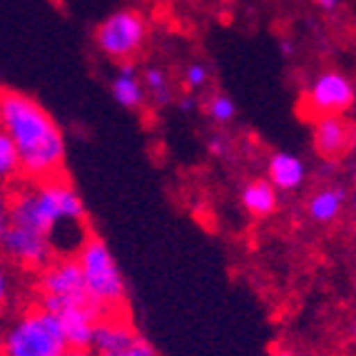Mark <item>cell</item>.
<instances>
[{"mask_svg":"<svg viewBox=\"0 0 356 356\" xmlns=\"http://www.w3.org/2000/svg\"><path fill=\"white\" fill-rule=\"evenodd\" d=\"M10 291H13L10 272H8L6 259H0V309L10 302Z\"/></svg>","mask_w":356,"mask_h":356,"instance_id":"20","label":"cell"},{"mask_svg":"<svg viewBox=\"0 0 356 356\" xmlns=\"http://www.w3.org/2000/svg\"><path fill=\"white\" fill-rule=\"evenodd\" d=\"M0 127L10 135V140L18 147L20 167L30 182L63 177L65 137L53 115L40 102L15 90H3Z\"/></svg>","mask_w":356,"mask_h":356,"instance_id":"2","label":"cell"},{"mask_svg":"<svg viewBox=\"0 0 356 356\" xmlns=\"http://www.w3.org/2000/svg\"><path fill=\"white\" fill-rule=\"evenodd\" d=\"M3 349H6V337L0 334V356H3Z\"/></svg>","mask_w":356,"mask_h":356,"instance_id":"28","label":"cell"},{"mask_svg":"<svg viewBox=\"0 0 356 356\" xmlns=\"http://www.w3.org/2000/svg\"><path fill=\"white\" fill-rule=\"evenodd\" d=\"M10 225L28 227L50 239L60 257H77L92 232L85 225L83 200L63 177L30 182L10 192Z\"/></svg>","mask_w":356,"mask_h":356,"instance_id":"1","label":"cell"},{"mask_svg":"<svg viewBox=\"0 0 356 356\" xmlns=\"http://www.w3.org/2000/svg\"><path fill=\"white\" fill-rule=\"evenodd\" d=\"M95 356H160L125 316H102L92 341Z\"/></svg>","mask_w":356,"mask_h":356,"instance_id":"8","label":"cell"},{"mask_svg":"<svg viewBox=\"0 0 356 356\" xmlns=\"http://www.w3.org/2000/svg\"><path fill=\"white\" fill-rule=\"evenodd\" d=\"M113 97L118 100V105L127 107V110H137L145 102V85L143 77H137L135 63H122L120 65L118 77L113 80Z\"/></svg>","mask_w":356,"mask_h":356,"instance_id":"13","label":"cell"},{"mask_svg":"<svg viewBox=\"0 0 356 356\" xmlns=\"http://www.w3.org/2000/svg\"><path fill=\"white\" fill-rule=\"evenodd\" d=\"M234 113H237V105L232 102V97L222 95V92H214V95H209L207 100V115L212 122H217V125H227L232 118H234Z\"/></svg>","mask_w":356,"mask_h":356,"instance_id":"18","label":"cell"},{"mask_svg":"<svg viewBox=\"0 0 356 356\" xmlns=\"http://www.w3.org/2000/svg\"><path fill=\"white\" fill-rule=\"evenodd\" d=\"M179 110L192 113V110H195V100H192V97H182V100H179Z\"/></svg>","mask_w":356,"mask_h":356,"instance_id":"26","label":"cell"},{"mask_svg":"<svg viewBox=\"0 0 356 356\" xmlns=\"http://www.w3.org/2000/svg\"><path fill=\"white\" fill-rule=\"evenodd\" d=\"M280 197H277V187L269 179H252L244 184L242 190V207L252 214V217H269L277 209Z\"/></svg>","mask_w":356,"mask_h":356,"instance_id":"14","label":"cell"},{"mask_svg":"<svg viewBox=\"0 0 356 356\" xmlns=\"http://www.w3.org/2000/svg\"><path fill=\"white\" fill-rule=\"evenodd\" d=\"M207 83H209V70L202 65V63H192V65L184 70V85H187L192 92L202 90Z\"/></svg>","mask_w":356,"mask_h":356,"instance_id":"19","label":"cell"},{"mask_svg":"<svg viewBox=\"0 0 356 356\" xmlns=\"http://www.w3.org/2000/svg\"><path fill=\"white\" fill-rule=\"evenodd\" d=\"M346 204V192L341 187H324V190L314 192L309 200V217L319 225H329L341 214Z\"/></svg>","mask_w":356,"mask_h":356,"instance_id":"15","label":"cell"},{"mask_svg":"<svg viewBox=\"0 0 356 356\" xmlns=\"http://www.w3.org/2000/svg\"><path fill=\"white\" fill-rule=\"evenodd\" d=\"M207 147H209V152L217 154V157H225V154H227V140L222 135H212V137H209Z\"/></svg>","mask_w":356,"mask_h":356,"instance_id":"22","label":"cell"},{"mask_svg":"<svg viewBox=\"0 0 356 356\" xmlns=\"http://www.w3.org/2000/svg\"><path fill=\"white\" fill-rule=\"evenodd\" d=\"M282 53H284V55H291V53H294V48H291L289 42H282Z\"/></svg>","mask_w":356,"mask_h":356,"instance_id":"27","label":"cell"},{"mask_svg":"<svg viewBox=\"0 0 356 356\" xmlns=\"http://www.w3.org/2000/svg\"><path fill=\"white\" fill-rule=\"evenodd\" d=\"M3 337V356H60L67 349L60 316L40 304L20 314Z\"/></svg>","mask_w":356,"mask_h":356,"instance_id":"4","label":"cell"},{"mask_svg":"<svg viewBox=\"0 0 356 356\" xmlns=\"http://www.w3.org/2000/svg\"><path fill=\"white\" fill-rule=\"evenodd\" d=\"M0 100H3V90H0Z\"/></svg>","mask_w":356,"mask_h":356,"instance_id":"30","label":"cell"},{"mask_svg":"<svg viewBox=\"0 0 356 356\" xmlns=\"http://www.w3.org/2000/svg\"><path fill=\"white\" fill-rule=\"evenodd\" d=\"M20 172H23V167H20L18 147L10 140V135L0 127V184L13 182Z\"/></svg>","mask_w":356,"mask_h":356,"instance_id":"16","label":"cell"},{"mask_svg":"<svg viewBox=\"0 0 356 356\" xmlns=\"http://www.w3.org/2000/svg\"><path fill=\"white\" fill-rule=\"evenodd\" d=\"M356 100L351 80L339 70H324L312 80L309 90L304 92L302 113L312 115L314 120L329 118V115H344Z\"/></svg>","mask_w":356,"mask_h":356,"instance_id":"7","label":"cell"},{"mask_svg":"<svg viewBox=\"0 0 356 356\" xmlns=\"http://www.w3.org/2000/svg\"><path fill=\"white\" fill-rule=\"evenodd\" d=\"M267 179L277 190L294 192L307 179V165L294 152H274L267 165Z\"/></svg>","mask_w":356,"mask_h":356,"instance_id":"12","label":"cell"},{"mask_svg":"<svg viewBox=\"0 0 356 356\" xmlns=\"http://www.w3.org/2000/svg\"><path fill=\"white\" fill-rule=\"evenodd\" d=\"M314 3L321 10H337V8L341 6V0H314Z\"/></svg>","mask_w":356,"mask_h":356,"instance_id":"23","label":"cell"},{"mask_svg":"<svg viewBox=\"0 0 356 356\" xmlns=\"http://www.w3.org/2000/svg\"><path fill=\"white\" fill-rule=\"evenodd\" d=\"M145 38H147V28H145L143 15L135 10L113 13L95 30L97 48L118 63H130L143 50Z\"/></svg>","mask_w":356,"mask_h":356,"instance_id":"6","label":"cell"},{"mask_svg":"<svg viewBox=\"0 0 356 356\" xmlns=\"http://www.w3.org/2000/svg\"><path fill=\"white\" fill-rule=\"evenodd\" d=\"M0 252L8 261L23 269H45L53 261V244L45 234L28 227L10 225L0 242Z\"/></svg>","mask_w":356,"mask_h":356,"instance_id":"9","label":"cell"},{"mask_svg":"<svg viewBox=\"0 0 356 356\" xmlns=\"http://www.w3.org/2000/svg\"><path fill=\"white\" fill-rule=\"evenodd\" d=\"M8 227H10V195L0 190V242L6 237Z\"/></svg>","mask_w":356,"mask_h":356,"instance_id":"21","label":"cell"},{"mask_svg":"<svg viewBox=\"0 0 356 356\" xmlns=\"http://www.w3.org/2000/svg\"><path fill=\"white\" fill-rule=\"evenodd\" d=\"M40 307L63 314L65 309L92 304L88 297L83 269L77 257H58L45 269H40Z\"/></svg>","mask_w":356,"mask_h":356,"instance_id":"5","label":"cell"},{"mask_svg":"<svg viewBox=\"0 0 356 356\" xmlns=\"http://www.w3.org/2000/svg\"><path fill=\"white\" fill-rule=\"evenodd\" d=\"M351 204H354V209H356V192H354V197H351Z\"/></svg>","mask_w":356,"mask_h":356,"instance_id":"29","label":"cell"},{"mask_svg":"<svg viewBox=\"0 0 356 356\" xmlns=\"http://www.w3.org/2000/svg\"><path fill=\"white\" fill-rule=\"evenodd\" d=\"M272 356H309V354H304V351H297V349H277Z\"/></svg>","mask_w":356,"mask_h":356,"instance_id":"25","label":"cell"},{"mask_svg":"<svg viewBox=\"0 0 356 356\" xmlns=\"http://www.w3.org/2000/svg\"><path fill=\"white\" fill-rule=\"evenodd\" d=\"M354 137V125L341 115L314 120V149L324 160H337V157L349 152Z\"/></svg>","mask_w":356,"mask_h":356,"instance_id":"10","label":"cell"},{"mask_svg":"<svg viewBox=\"0 0 356 356\" xmlns=\"http://www.w3.org/2000/svg\"><path fill=\"white\" fill-rule=\"evenodd\" d=\"M143 85H145V92H149L160 105H167V102L172 100L170 77H167V72L162 67H147L143 75Z\"/></svg>","mask_w":356,"mask_h":356,"instance_id":"17","label":"cell"},{"mask_svg":"<svg viewBox=\"0 0 356 356\" xmlns=\"http://www.w3.org/2000/svg\"><path fill=\"white\" fill-rule=\"evenodd\" d=\"M77 261L83 269L88 297L97 307V312L102 316H125V280L115 264L113 252L107 250V244L97 234H90L83 250L77 252Z\"/></svg>","mask_w":356,"mask_h":356,"instance_id":"3","label":"cell"},{"mask_svg":"<svg viewBox=\"0 0 356 356\" xmlns=\"http://www.w3.org/2000/svg\"><path fill=\"white\" fill-rule=\"evenodd\" d=\"M60 356H95L90 349H65Z\"/></svg>","mask_w":356,"mask_h":356,"instance_id":"24","label":"cell"},{"mask_svg":"<svg viewBox=\"0 0 356 356\" xmlns=\"http://www.w3.org/2000/svg\"><path fill=\"white\" fill-rule=\"evenodd\" d=\"M58 316H60V324H63L67 349H92L95 329L102 319V314L97 312L95 304L65 309V312Z\"/></svg>","mask_w":356,"mask_h":356,"instance_id":"11","label":"cell"}]
</instances>
